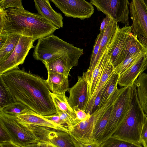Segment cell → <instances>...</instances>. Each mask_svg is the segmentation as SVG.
I'll list each match as a JSON object with an SVG mask.
<instances>
[{
  "mask_svg": "<svg viewBox=\"0 0 147 147\" xmlns=\"http://www.w3.org/2000/svg\"><path fill=\"white\" fill-rule=\"evenodd\" d=\"M0 76L17 102L44 116L56 113L46 80L19 67Z\"/></svg>",
  "mask_w": 147,
  "mask_h": 147,
  "instance_id": "cell-1",
  "label": "cell"
},
{
  "mask_svg": "<svg viewBox=\"0 0 147 147\" xmlns=\"http://www.w3.org/2000/svg\"><path fill=\"white\" fill-rule=\"evenodd\" d=\"M0 34H17L35 41L52 34L58 29L42 16L24 8L0 9Z\"/></svg>",
  "mask_w": 147,
  "mask_h": 147,
  "instance_id": "cell-2",
  "label": "cell"
},
{
  "mask_svg": "<svg viewBox=\"0 0 147 147\" xmlns=\"http://www.w3.org/2000/svg\"><path fill=\"white\" fill-rule=\"evenodd\" d=\"M147 117L143 111L134 85L131 87L130 107L127 115L112 136L141 145V136L143 126Z\"/></svg>",
  "mask_w": 147,
  "mask_h": 147,
  "instance_id": "cell-3",
  "label": "cell"
},
{
  "mask_svg": "<svg viewBox=\"0 0 147 147\" xmlns=\"http://www.w3.org/2000/svg\"><path fill=\"white\" fill-rule=\"evenodd\" d=\"M80 49L52 34L38 40L33 56L37 60L49 62Z\"/></svg>",
  "mask_w": 147,
  "mask_h": 147,
  "instance_id": "cell-4",
  "label": "cell"
},
{
  "mask_svg": "<svg viewBox=\"0 0 147 147\" xmlns=\"http://www.w3.org/2000/svg\"><path fill=\"white\" fill-rule=\"evenodd\" d=\"M131 87L125 86L120 88L119 93L113 105L110 117L100 144L112 136L125 118L130 107Z\"/></svg>",
  "mask_w": 147,
  "mask_h": 147,
  "instance_id": "cell-5",
  "label": "cell"
},
{
  "mask_svg": "<svg viewBox=\"0 0 147 147\" xmlns=\"http://www.w3.org/2000/svg\"><path fill=\"white\" fill-rule=\"evenodd\" d=\"M0 124L8 134L11 141L22 147L39 142L31 130L18 122L16 117L0 111Z\"/></svg>",
  "mask_w": 147,
  "mask_h": 147,
  "instance_id": "cell-6",
  "label": "cell"
},
{
  "mask_svg": "<svg viewBox=\"0 0 147 147\" xmlns=\"http://www.w3.org/2000/svg\"><path fill=\"white\" fill-rule=\"evenodd\" d=\"M90 2L97 10L112 18L117 22L129 26V7L127 0H91Z\"/></svg>",
  "mask_w": 147,
  "mask_h": 147,
  "instance_id": "cell-7",
  "label": "cell"
},
{
  "mask_svg": "<svg viewBox=\"0 0 147 147\" xmlns=\"http://www.w3.org/2000/svg\"><path fill=\"white\" fill-rule=\"evenodd\" d=\"M22 124L31 130L39 141L47 143L52 147H76L69 133L47 127Z\"/></svg>",
  "mask_w": 147,
  "mask_h": 147,
  "instance_id": "cell-8",
  "label": "cell"
},
{
  "mask_svg": "<svg viewBox=\"0 0 147 147\" xmlns=\"http://www.w3.org/2000/svg\"><path fill=\"white\" fill-rule=\"evenodd\" d=\"M129 8L132 21L131 32L147 47V7L144 0H133Z\"/></svg>",
  "mask_w": 147,
  "mask_h": 147,
  "instance_id": "cell-9",
  "label": "cell"
},
{
  "mask_svg": "<svg viewBox=\"0 0 147 147\" xmlns=\"http://www.w3.org/2000/svg\"><path fill=\"white\" fill-rule=\"evenodd\" d=\"M35 41L31 37L21 36L14 51L6 59L0 63V75L18 68L23 63L29 51L34 48Z\"/></svg>",
  "mask_w": 147,
  "mask_h": 147,
  "instance_id": "cell-10",
  "label": "cell"
},
{
  "mask_svg": "<svg viewBox=\"0 0 147 147\" xmlns=\"http://www.w3.org/2000/svg\"><path fill=\"white\" fill-rule=\"evenodd\" d=\"M67 17L81 20L90 18L94 13L93 5L85 0H50Z\"/></svg>",
  "mask_w": 147,
  "mask_h": 147,
  "instance_id": "cell-11",
  "label": "cell"
},
{
  "mask_svg": "<svg viewBox=\"0 0 147 147\" xmlns=\"http://www.w3.org/2000/svg\"><path fill=\"white\" fill-rule=\"evenodd\" d=\"M131 33V26L120 28L117 25L116 27L108 48L110 60L114 68L122 61V54L126 40Z\"/></svg>",
  "mask_w": 147,
  "mask_h": 147,
  "instance_id": "cell-12",
  "label": "cell"
},
{
  "mask_svg": "<svg viewBox=\"0 0 147 147\" xmlns=\"http://www.w3.org/2000/svg\"><path fill=\"white\" fill-rule=\"evenodd\" d=\"M78 78L76 84L69 88L67 101L73 109L78 106L85 111L89 99L87 84L82 76H78Z\"/></svg>",
  "mask_w": 147,
  "mask_h": 147,
  "instance_id": "cell-13",
  "label": "cell"
},
{
  "mask_svg": "<svg viewBox=\"0 0 147 147\" xmlns=\"http://www.w3.org/2000/svg\"><path fill=\"white\" fill-rule=\"evenodd\" d=\"M17 120L21 124L45 127L69 133V129L60 126L52 121L45 118L31 110L27 108L16 117Z\"/></svg>",
  "mask_w": 147,
  "mask_h": 147,
  "instance_id": "cell-14",
  "label": "cell"
},
{
  "mask_svg": "<svg viewBox=\"0 0 147 147\" xmlns=\"http://www.w3.org/2000/svg\"><path fill=\"white\" fill-rule=\"evenodd\" d=\"M147 65V53L119 75L118 84L123 87L132 86L139 76L146 69Z\"/></svg>",
  "mask_w": 147,
  "mask_h": 147,
  "instance_id": "cell-15",
  "label": "cell"
},
{
  "mask_svg": "<svg viewBox=\"0 0 147 147\" xmlns=\"http://www.w3.org/2000/svg\"><path fill=\"white\" fill-rule=\"evenodd\" d=\"M38 14L42 16L58 29L63 26V18L52 7L48 0L34 1Z\"/></svg>",
  "mask_w": 147,
  "mask_h": 147,
  "instance_id": "cell-16",
  "label": "cell"
},
{
  "mask_svg": "<svg viewBox=\"0 0 147 147\" xmlns=\"http://www.w3.org/2000/svg\"><path fill=\"white\" fill-rule=\"evenodd\" d=\"M21 35L17 34H0V63L11 55L18 44Z\"/></svg>",
  "mask_w": 147,
  "mask_h": 147,
  "instance_id": "cell-17",
  "label": "cell"
},
{
  "mask_svg": "<svg viewBox=\"0 0 147 147\" xmlns=\"http://www.w3.org/2000/svg\"><path fill=\"white\" fill-rule=\"evenodd\" d=\"M109 47L106 48L99 58L93 71L90 82L87 84L89 99L94 93L109 59L108 54Z\"/></svg>",
  "mask_w": 147,
  "mask_h": 147,
  "instance_id": "cell-18",
  "label": "cell"
},
{
  "mask_svg": "<svg viewBox=\"0 0 147 147\" xmlns=\"http://www.w3.org/2000/svg\"><path fill=\"white\" fill-rule=\"evenodd\" d=\"M46 81L50 90L54 94H65L66 91H69L68 77L63 74L48 73Z\"/></svg>",
  "mask_w": 147,
  "mask_h": 147,
  "instance_id": "cell-19",
  "label": "cell"
},
{
  "mask_svg": "<svg viewBox=\"0 0 147 147\" xmlns=\"http://www.w3.org/2000/svg\"><path fill=\"white\" fill-rule=\"evenodd\" d=\"M107 27L103 32L101 39L98 54L93 65L94 70L100 58L107 48L110 45L111 38L114 34L118 25L117 22L112 18Z\"/></svg>",
  "mask_w": 147,
  "mask_h": 147,
  "instance_id": "cell-20",
  "label": "cell"
},
{
  "mask_svg": "<svg viewBox=\"0 0 147 147\" xmlns=\"http://www.w3.org/2000/svg\"><path fill=\"white\" fill-rule=\"evenodd\" d=\"M114 67L111 63L109 58L94 91L88 100L85 111L87 114L89 115L90 109L96 96L103 88L109 78L114 72Z\"/></svg>",
  "mask_w": 147,
  "mask_h": 147,
  "instance_id": "cell-21",
  "label": "cell"
},
{
  "mask_svg": "<svg viewBox=\"0 0 147 147\" xmlns=\"http://www.w3.org/2000/svg\"><path fill=\"white\" fill-rule=\"evenodd\" d=\"M147 50V47L142 43L137 36L131 32L126 40L122 54V61L139 52Z\"/></svg>",
  "mask_w": 147,
  "mask_h": 147,
  "instance_id": "cell-22",
  "label": "cell"
},
{
  "mask_svg": "<svg viewBox=\"0 0 147 147\" xmlns=\"http://www.w3.org/2000/svg\"><path fill=\"white\" fill-rule=\"evenodd\" d=\"M137 96L141 107L147 116V74L143 73L135 81Z\"/></svg>",
  "mask_w": 147,
  "mask_h": 147,
  "instance_id": "cell-23",
  "label": "cell"
},
{
  "mask_svg": "<svg viewBox=\"0 0 147 147\" xmlns=\"http://www.w3.org/2000/svg\"><path fill=\"white\" fill-rule=\"evenodd\" d=\"M119 78V75L114 72L106 82L102 90L99 108L105 104L118 89L117 85Z\"/></svg>",
  "mask_w": 147,
  "mask_h": 147,
  "instance_id": "cell-24",
  "label": "cell"
},
{
  "mask_svg": "<svg viewBox=\"0 0 147 147\" xmlns=\"http://www.w3.org/2000/svg\"><path fill=\"white\" fill-rule=\"evenodd\" d=\"M113 105L107 111L99 120L93 131V136L94 142H96L99 146L108 123Z\"/></svg>",
  "mask_w": 147,
  "mask_h": 147,
  "instance_id": "cell-25",
  "label": "cell"
},
{
  "mask_svg": "<svg viewBox=\"0 0 147 147\" xmlns=\"http://www.w3.org/2000/svg\"><path fill=\"white\" fill-rule=\"evenodd\" d=\"M50 94L56 109L63 111L74 119L78 120L76 117L73 109L69 105L65 94H56L51 92Z\"/></svg>",
  "mask_w": 147,
  "mask_h": 147,
  "instance_id": "cell-26",
  "label": "cell"
},
{
  "mask_svg": "<svg viewBox=\"0 0 147 147\" xmlns=\"http://www.w3.org/2000/svg\"><path fill=\"white\" fill-rule=\"evenodd\" d=\"M0 109L17 102L10 90L0 76Z\"/></svg>",
  "mask_w": 147,
  "mask_h": 147,
  "instance_id": "cell-27",
  "label": "cell"
},
{
  "mask_svg": "<svg viewBox=\"0 0 147 147\" xmlns=\"http://www.w3.org/2000/svg\"><path fill=\"white\" fill-rule=\"evenodd\" d=\"M99 147H142L136 144L111 136L101 143Z\"/></svg>",
  "mask_w": 147,
  "mask_h": 147,
  "instance_id": "cell-28",
  "label": "cell"
},
{
  "mask_svg": "<svg viewBox=\"0 0 147 147\" xmlns=\"http://www.w3.org/2000/svg\"><path fill=\"white\" fill-rule=\"evenodd\" d=\"M147 53V50L139 52L125 59L114 69V72L119 75L133 64L138 59Z\"/></svg>",
  "mask_w": 147,
  "mask_h": 147,
  "instance_id": "cell-29",
  "label": "cell"
},
{
  "mask_svg": "<svg viewBox=\"0 0 147 147\" xmlns=\"http://www.w3.org/2000/svg\"><path fill=\"white\" fill-rule=\"evenodd\" d=\"M27 108H28L22 103L17 102L11 103L0 109V111L8 115L16 117Z\"/></svg>",
  "mask_w": 147,
  "mask_h": 147,
  "instance_id": "cell-30",
  "label": "cell"
},
{
  "mask_svg": "<svg viewBox=\"0 0 147 147\" xmlns=\"http://www.w3.org/2000/svg\"><path fill=\"white\" fill-rule=\"evenodd\" d=\"M56 113L59 115L61 119L64 121L67 125L70 132L74 126L80 121L79 120L74 119L71 116L63 111L58 109H56Z\"/></svg>",
  "mask_w": 147,
  "mask_h": 147,
  "instance_id": "cell-31",
  "label": "cell"
},
{
  "mask_svg": "<svg viewBox=\"0 0 147 147\" xmlns=\"http://www.w3.org/2000/svg\"><path fill=\"white\" fill-rule=\"evenodd\" d=\"M12 8H24L22 0H1L0 1V9Z\"/></svg>",
  "mask_w": 147,
  "mask_h": 147,
  "instance_id": "cell-32",
  "label": "cell"
},
{
  "mask_svg": "<svg viewBox=\"0 0 147 147\" xmlns=\"http://www.w3.org/2000/svg\"><path fill=\"white\" fill-rule=\"evenodd\" d=\"M44 117L52 121L60 126L69 129L67 125L64 121L61 119L59 115L57 113L55 114L45 116Z\"/></svg>",
  "mask_w": 147,
  "mask_h": 147,
  "instance_id": "cell-33",
  "label": "cell"
},
{
  "mask_svg": "<svg viewBox=\"0 0 147 147\" xmlns=\"http://www.w3.org/2000/svg\"><path fill=\"white\" fill-rule=\"evenodd\" d=\"M77 119L80 121H83L90 118V115L87 114L85 111L79 109L78 106L73 108Z\"/></svg>",
  "mask_w": 147,
  "mask_h": 147,
  "instance_id": "cell-34",
  "label": "cell"
},
{
  "mask_svg": "<svg viewBox=\"0 0 147 147\" xmlns=\"http://www.w3.org/2000/svg\"><path fill=\"white\" fill-rule=\"evenodd\" d=\"M102 89L98 93L93 103L89 113L90 115L99 109Z\"/></svg>",
  "mask_w": 147,
  "mask_h": 147,
  "instance_id": "cell-35",
  "label": "cell"
},
{
  "mask_svg": "<svg viewBox=\"0 0 147 147\" xmlns=\"http://www.w3.org/2000/svg\"><path fill=\"white\" fill-rule=\"evenodd\" d=\"M9 141H11V139L3 126L0 124V143Z\"/></svg>",
  "mask_w": 147,
  "mask_h": 147,
  "instance_id": "cell-36",
  "label": "cell"
},
{
  "mask_svg": "<svg viewBox=\"0 0 147 147\" xmlns=\"http://www.w3.org/2000/svg\"><path fill=\"white\" fill-rule=\"evenodd\" d=\"M147 139V117L143 126L141 136V141L142 142Z\"/></svg>",
  "mask_w": 147,
  "mask_h": 147,
  "instance_id": "cell-37",
  "label": "cell"
},
{
  "mask_svg": "<svg viewBox=\"0 0 147 147\" xmlns=\"http://www.w3.org/2000/svg\"><path fill=\"white\" fill-rule=\"evenodd\" d=\"M110 21V18L108 16L104 18L101 22L100 27V32H104L108 24Z\"/></svg>",
  "mask_w": 147,
  "mask_h": 147,
  "instance_id": "cell-38",
  "label": "cell"
},
{
  "mask_svg": "<svg viewBox=\"0 0 147 147\" xmlns=\"http://www.w3.org/2000/svg\"><path fill=\"white\" fill-rule=\"evenodd\" d=\"M1 147H22L12 141H9L0 143Z\"/></svg>",
  "mask_w": 147,
  "mask_h": 147,
  "instance_id": "cell-39",
  "label": "cell"
},
{
  "mask_svg": "<svg viewBox=\"0 0 147 147\" xmlns=\"http://www.w3.org/2000/svg\"><path fill=\"white\" fill-rule=\"evenodd\" d=\"M70 134L71 135V139L76 147H84L82 144L78 140L76 139L71 134Z\"/></svg>",
  "mask_w": 147,
  "mask_h": 147,
  "instance_id": "cell-40",
  "label": "cell"
},
{
  "mask_svg": "<svg viewBox=\"0 0 147 147\" xmlns=\"http://www.w3.org/2000/svg\"><path fill=\"white\" fill-rule=\"evenodd\" d=\"M82 144L84 147H99L100 146L98 144L95 142L88 144Z\"/></svg>",
  "mask_w": 147,
  "mask_h": 147,
  "instance_id": "cell-41",
  "label": "cell"
},
{
  "mask_svg": "<svg viewBox=\"0 0 147 147\" xmlns=\"http://www.w3.org/2000/svg\"><path fill=\"white\" fill-rule=\"evenodd\" d=\"M38 144V147H52L49 144L43 142L39 141Z\"/></svg>",
  "mask_w": 147,
  "mask_h": 147,
  "instance_id": "cell-42",
  "label": "cell"
},
{
  "mask_svg": "<svg viewBox=\"0 0 147 147\" xmlns=\"http://www.w3.org/2000/svg\"><path fill=\"white\" fill-rule=\"evenodd\" d=\"M24 147H38V143L32 144H30Z\"/></svg>",
  "mask_w": 147,
  "mask_h": 147,
  "instance_id": "cell-43",
  "label": "cell"
},
{
  "mask_svg": "<svg viewBox=\"0 0 147 147\" xmlns=\"http://www.w3.org/2000/svg\"><path fill=\"white\" fill-rule=\"evenodd\" d=\"M141 144L142 145L143 147H147V139L143 141Z\"/></svg>",
  "mask_w": 147,
  "mask_h": 147,
  "instance_id": "cell-44",
  "label": "cell"
},
{
  "mask_svg": "<svg viewBox=\"0 0 147 147\" xmlns=\"http://www.w3.org/2000/svg\"><path fill=\"white\" fill-rule=\"evenodd\" d=\"M144 2L147 7V0H144Z\"/></svg>",
  "mask_w": 147,
  "mask_h": 147,
  "instance_id": "cell-45",
  "label": "cell"
},
{
  "mask_svg": "<svg viewBox=\"0 0 147 147\" xmlns=\"http://www.w3.org/2000/svg\"><path fill=\"white\" fill-rule=\"evenodd\" d=\"M146 69H147V65Z\"/></svg>",
  "mask_w": 147,
  "mask_h": 147,
  "instance_id": "cell-46",
  "label": "cell"
},
{
  "mask_svg": "<svg viewBox=\"0 0 147 147\" xmlns=\"http://www.w3.org/2000/svg\"><path fill=\"white\" fill-rule=\"evenodd\" d=\"M0 147H1L0 146Z\"/></svg>",
  "mask_w": 147,
  "mask_h": 147,
  "instance_id": "cell-47",
  "label": "cell"
}]
</instances>
